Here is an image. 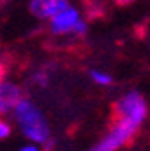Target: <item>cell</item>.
I'll return each instance as SVG.
<instances>
[{"mask_svg": "<svg viewBox=\"0 0 150 151\" xmlns=\"http://www.w3.org/2000/svg\"><path fill=\"white\" fill-rule=\"evenodd\" d=\"M15 117L16 122L20 124L24 135L34 142H47L49 140V126L40 113V110L36 108L29 101H20L15 106Z\"/></svg>", "mask_w": 150, "mask_h": 151, "instance_id": "cell-1", "label": "cell"}, {"mask_svg": "<svg viewBox=\"0 0 150 151\" xmlns=\"http://www.w3.org/2000/svg\"><path fill=\"white\" fill-rule=\"evenodd\" d=\"M112 117L114 121H130L138 126L146 117V103L145 97L139 92H128L127 96H123L119 101L112 104Z\"/></svg>", "mask_w": 150, "mask_h": 151, "instance_id": "cell-2", "label": "cell"}, {"mask_svg": "<svg viewBox=\"0 0 150 151\" xmlns=\"http://www.w3.org/2000/svg\"><path fill=\"white\" fill-rule=\"evenodd\" d=\"M138 124L130 122V121H116L114 128L110 129V133L90 151H116L118 147H121L123 144H128L134 139L136 131H138Z\"/></svg>", "mask_w": 150, "mask_h": 151, "instance_id": "cell-3", "label": "cell"}, {"mask_svg": "<svg viewBox=\"0 0 150 151\" xmlns=\"http://www.w3.org/2000/svg\"><path fill=\"white\" fill-rule=\"evenodd\" d=\"M80 20V14L74 7H65L63 11L56 13L52 18H51V31L52 34H67V32H72L76 22Z\"/></svg>", "mask_w": 150, "mask_h": 151, "instance_id": "cell-4", "label": "cell"}, {"mask_svg": "<svg viewBox=\"0 0 150 151\" xmlns=\"http://www.w3.org/2000/svg\"><path fill=\"white\" fill-rule=\"evenodd\" d=\"M65 7H69L67 0H31L29 4V11L36 18H52Z\"/></svg>", "mask_w": 150, "mask_h": 151, "instance_id": "cell-5", "label": "cell"}, {"mask_svg": "<svg viewBox=\"0 0 150 151\" xmlns=\"http://www.w3.org/2000/svg\"><path fill=\"white\" fill-rule=\"evenodd\" d=\"M24 92L15 83H0V113H7L22 101Z\"/></svg>", "mask_w": 150, "mask_h": 151, "instance_id": "cell-6", "label": "cell"}, {"mask_svg": "<svg viewBox=\"0 0 150 151\" xmlns=\"http://www.w3.org/2000/svg\"><path fill=\"white\" fill-rule=\"evenodd\" d=\"M90 78L94 79L96 83H100V85H110V83H112V78H110V76L101 74V72H96V70L90 72Z\"/></svg>", "mask_w": 150, "mask_h": 151, "instance_id": "cell-7", "label": "cell"}, {"mask_svg": "<svg viewBox=\"0 0 150 151\" xmlns=\"http://www.w3.org/2000/svg\"><path fill=\"white\" fill-rule=\"evenodd\" d=\"M9 133H11V126L6 121H0V140L9 137Z\"/></svg>", "mask_w": 150, "mask_h": 151, "instance_id": "cell-8", "label": "cell"}, {"mask_svg": "<svg viewBox=\"0 0 150 151\" xmlns=\"http://www.w3.org/2000/svg\"><path fill=\"white\" fill-rule=\"evenodd\" d=\"M72 32L74 34H80V36H83L85 32H87V24H83V22H76V25H74V29H72Z\"/></svg>", "mask_w": 150, "mask_h": 151, "instance_id": "cell-9", "label": "cell"}, {"mask_svg": "<svg viewBox=\"0 0 150 151\" xmlns=\"http://www.w3.org/2000/svg\"><path fill=\"white\" fill-rule=\"evenodd\" d=\"M114 2H116L118 6H130L132 2H136V0H114Z\"/></svg>", "mask_w": 150, "mask_h": 151, "instance_id": "cell-10", "label": "cell"}, {"mask_svg": "<svg viewBox=\"0 0 150 151\" xmlns=\"http://www.w3.org/2000/svg\"><path fill=\"white\" fill-rule=\"evenodd\" d=\"M4 76H6V67H4V63H0V83H2Z\"/></svg>", "mask_w": 150, "mask_h": 151, "instance_id": "cell-11", "label": "cell"}, {"mask_svg": "<svg viewBox=\"0 0 150 151\" xmlns=\"http://www.w3.org/2000/svg\"><path fill=\"white\" fill-rule=\"evenodd\" d=\"M20 151H38V149L33 147V146H27V147H24V149H20Z\"/></svg>", "mask_w": 150, "mask_h": 151, "instance_id": "cell-12", "label": "cell"}]
</instances>
